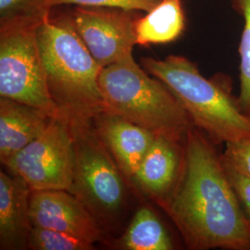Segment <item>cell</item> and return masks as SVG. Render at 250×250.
Segmentation results:
<instances>
[{
    "label": "cell",
    "instance_id": "obj_7",
    "mask_svg": "<svg viewBox=\"0 0 250 250\" xmlns=\"http://www.w3.org/2000/svg\"><path fill=\"white\" fill-rule=\"evenodd\" d=\"M32 190H66L72 187L75 150L70 122L54 117L45 131L3 163Z\"/></svg>",
    "mask_w": 250,
    "mask_h": 250
},
{
    "label": "cell",
    "instance_id": "obj_8",
    "mask_svg": "<svg viewBox=\"0 0 250 250\" xmlns=\"http://www.w3.org/2000/svg\"><path fill=\"white\" fill-rule=\"evenodd\" d=\"M68 14L75 32L102 68L133 55L137 17L132 10L76 6Z\"/></svg>",
    "mask_w": 250,
    "mask_h": 250
},
{
    "label": "cell",
    "instance_id": "obj_10",
    "mask_svg": "<svg viewBox=\"0 0 250 250\" xmlns=\"http://www.w3.org/2000/svg\"><path fill=\"white\" fill-rule=\"evenodd\" d=\"M91 122L99 138L131 183L157 135L106 109L98 113Z\"/></svg>",
    "mask_w": 250,
    "mask_h": 250
},
{
    "label": "cell",
    "instance_id": "obj_13",
    "mask_svg": "<svg viewBox=\"0 0 250 250\" xmlns=\"http://www.w3.org/2000/svg\"><path fill=\"white\" fill-rule=\"evenodd\" d=\"M54 117L40 108L0 98V161L3 164L42 134Z\"/></svg>",
    "mask_w": 250,
    "mask_h": 250
},
{
    "label": "cell",
    "instance_id": "obj_12",
    "mask_svg": "<svg viewBox=\"0 0 250 250\" xmlns=\"http://www.w3.org/2000/svg\"><path fill=\"white\" fill-rule=\"evenodd\" d=\"M31 192L23 179L0 171V250L28 249Z\"/></svg>",
    "mask_w": 250,
    "mask_h": 250
},
{
    "label": "cell",
    "instance_id": "obj_17",
    "mask_svg": "<svg viewBox=\"0 0 250 250\" xmlns=\"http://www.w3.org/2000/svg\"><path fill=\"white\" fill-rule=\"evenodd\" d=\"M51 0H0V27L39 24L51 13Z\"/></svg>",
    "mask_w": 250,
    "mask_h": 250
},
{
    "label": "cell",
    "instance_id": "obj_16",
    "mask_svg": "<svg viewBox=\"0 0 250 250\" xmlns=\"http://www.w3.org/2000/svg\"><path fill=\"white\" fill-rule=\"evenodd\" d=\"M232 1L233 8L243 19V31L239 43L240 90L237 99L243 112L250 117V0Z\"/></svg>",
    "mask_w": 250,
    "mask_h": 250
},
{
    "label": "cell",
    "instance_id": "obj_20",
    "mask_svg": "<svg viewBox=\"0 0 250 250\" xmlns=\"http://www.w3.org/2000/svg\"><path fill=\"white\" fill-rule=\"evenodd\" d=\"M222 161L233 170L250 178V137L225 144Z\"/></svg>",
    "mask_w": 250,
    "mask_h": 250
},
{
    "label": "cell",
    "instance_id": "obj_6",
    "mask_svg": "<svg viewBox=\"0 0 250 250\" xmlns=\"http://www.w3.org/2000/svg\"><path fill=\"white\" fill-rule=\"evenodd\" d=\"M37 25L0 27V98L62 116L47 89L36 39Z\"/></svg>",
    "mask_w": 250,
    "mask_h": 250
},
{
    "label": "cell",
    "instance_id": "obj_2",
    "mask_svg": "<svg viewBox=\"0 0 250 250\" xmlns=\"http://www.w3.org/2000/svg\"><path fill=\"white\" fill-rule=\"evenodd\" d=\"M47 89L62 116L92 121L105 109L99 87L102 67L72 26L69 14L51 13L36 27Z\"/></svg>",
    "mask_w": 250,
    "mask_h": 250
},
{
    "label": "cell",
    "instance_id": "obj_5",
    "mask_svg": "<svg viewBox=\"0 0 250 250\" xmlns=\"http://www.w3.org/2000/svg\"><path fill=\"white\" fill-rule=\"evenodd\" d=\"M75 168L69 192L77 197L101 227L114 228L128 205L130 181L96 133L91 121H69Z\"/></svg>",
    "mask_w": 250,
    "mask_h": 250
},
{
    "label": "cell",
    "instance_id": "obj_14",
    "mask_svg": "<svg viewBox=\"0 0 250 250\" xmlns=\"http://www.w3.org/2000/svg\"><path fill=\"white\" fill-rule=\"evenodd\" d=\"M183 0H161L134 24L136 45L167 44L175 41L186 28Z\"/></svg>",
    "mask_w": 250,
    "mask_h": 250
},
{
    "label": "cell",
    "instance_id": "obj_15",
    "mask_svg": "<svg viewBox=\"0 0 250 250\" xmlns=\"http://www.w3.org/2000/svg\"><path fill=\"white\" fill-rule=\"evenodd\" d=\"M117 246L125 250H174L165 225L148 206L135 211Z\"/></svg>",
    "mask_w": 250,
    "mask_h": 250
},
{
    "label": "cell",
    "instance_id": "obj_21",
    "mask_svg": "<svg viewBox=\"0 0 250 250\" xmlns=\"http://www.w3.org/2000/svg\"><path fill=\"white\" fill-rule=\"evenodd\" d=\"M223 163L242 208L250 221V178L233 170L224 161Z\"/></svg>",
    "mask_w": 250,
    "mask_h": 250
},
{
    "label": "cell",
    "instance_id": "obj_9",
    "mask_svg": "<svg viewBox=\"0 0 250 250\" xmlns=\"http://www.w3.org/2000/svg\"><path fill=\"white\" fill-rule=\"evenodd\" d=\"M30 219L33 226L52 229L96 244L105 230L80 200L66 190H32Z\"/></svg>",
    "mask_w": 250,
    "mask_h": 250
},
{
    "label": "cell",
    "instance_id": "obj_3",
    "mask_svg": "<svg viewBox=\"0 0 250 250\" xmlns=\"http://www.w3.org/2000/svg\"><path fill=\"white\" fill-rule=\"evenodd\" d=\"M140 62L151 76L169 87L193 125L212 143L250 137V117L243 112L238 99L233 98L223 81L206 78L195 63L183 56L142 58Z\"/></svg>",
    "mask_w": 250,
    "mask_h": 250
},
{
    "label": "cell",
    "instance_id": "obj_4",
    "mask_svg": "<svg viewBox=\"0 0 250 250\" xmlns=\"http://www.w3.org/2000/svg\"><path fill=\"white\" fill-rule=\"evenodd\" d=\"M99 87L105 109L150 131L184 143L194 126L169 87L135 62L133 55L104 67Z\"/></svg>",
    "mask_w": 250,
    "mask_h": 250
},
{
    "label": "cell",
    "instance_id": "obj_1",
    "mask_svg": "<svg viewBox=\"0 0 250 250\" xmlns=\"http://www.w3.org/2000/svg\"><path fill=\"white\" fill-rule=\"evenodd\" d=\"M208 136L193 126L184 143L178 180L160 206L188 249L250 250V221Z\"/></svg>",
    "mask_w": 250,
    "mask_h": 250
},
{
    "label": "cell",
    "instance_id": "obj_18",
    "mask_svg": "<svg viewBox=\"0 0 250 250\" xmlns=\"http://www.w3.org/2000/svg\"><path fill=\"white\" fill-rule=\"evenodd\" d=\"M33 250H93L95 244L84 241L66 232L33 226L28 240Z\"/></svg>",
    "mask_w": 250,
    "mask_h": 250
},
{
    "label": "cell",
    "instance_id": "obj_11",
    "mask_svg": "<svg viewBox=\"0 0 250 250\" xmlns=\"http://www.w3.org/2000/svg\"><path fill=\"white\" fill-rule=\"evenodd\" d=\"M183 161L184 144L157 135L131 180V185L160 205L174 188Z\"/></svg>",
    "mask_w": 250,
    "mask_h": 250
},
{
    "label": "cell",
    "instance_id": "obj_19",
    "mask_svg": "<svg viewBox=\"0 0 250 250\" xmlns=\"http://www.w3.org/2000/svg\"><path fill=\"white\" fill-rule=\"evenodd\" d=\"M161 0H51L50 7L54 9L62 5H76L84 7H104L126 10H141L147 12L154 9Z\"/></svg>",
    "mask_w": 250,
    "mask_h": 250
}]
</instances>
